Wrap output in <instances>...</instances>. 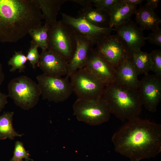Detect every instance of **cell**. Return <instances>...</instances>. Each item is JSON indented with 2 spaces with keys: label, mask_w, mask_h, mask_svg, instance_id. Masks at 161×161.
Returning <instances> with one entry per match:
<instances>
[{
  "label": "cell",
  "mask_w": 161,
  "mask_h": 161,
  "mask_svg": "<svg viewBox=\"0 0 161 161\" xmlns=\"http://www.w3.org/2000/svg\"><path fill=\"white\" fill-rule=\"evenodd\" d=\"M137 23L142 30L154 31L159 28L161 20L155 10L145 4L141 5L135 13Z\"/></svg>",
  "instance_id": "obj_17"
},
{
  "label": "cell",
  "mask_w": 161,
  "mask_h": 161,
  "mask_svg": "<svg viewBox=\"0 0 161 161\" xmlns=\"http://www.w3.org/2000/svg\"><path fill=\"white\" fill-rule=\"evenodd\" d=\"M30 46L26 56L28 60L33 69L35 68L36 64H38L40 58V54L38 51V46L32 41L30 42Z\"/></svg>",
  "instance_id": "obj_27"
},
{
  "label": "cell",
  "mask_w": 161,
  "mask_h": 161,
  "mask_svg": "<svg viewBox=\"0 0 161 161\" xmlns=\"http://www.w3.org/2000/svg\"><path fill=\"white\" fill-rule=\"evenodd\" d=\"M75 34L76 47L73 56L69 63L68 73L69 77L78 70L85 66L89 54L93 48V43L84 37Z\"/></svg>",
  "instance_id": "obj_15"
},
{
  "label": "cell",
  "mask_w": 161,
  "mask_h": 161,
  "mask_svg": "<svg viewBox=\"0 0 161 161\" xmlns=\"http://www.w3.org/2000/svg\"><path fill=\"white\" fill-rule=\"evenodd\" d=\"M145 4L152 8L154 9H156L159 5L160 0H147Z\"/></svg>",
  "instance_id": "obj_32"
},
{
  "label": "cell",
  "mask_w": 161,
  "mask_h": 161,
  "mask_svg": "<svg viewBox=\"0 0 161 161\" xmlns=\"http://www.w3.org/2000/svg\"><path fill=\"white\" fill-rule=\"evenodd\" d=\"M49 27L44 25L32 30L29 33L33 41L42 50L47 49L48 32Z\"/></svg>",
  "instance_id": "obj_23"
},
{
  "label": "cell",
  "mask_w": 161,
  "mask_h": 161,
  "mask_svg": "<svg viewBox=\"0 0 161 161\" xmlns=\"http://www.w3.org/2000/svg\"><path fill=\"white\" fill-rule=\"evenodd\" d=\"M102 97L111 114L122 121L138 117L142 112L143 103L138 89L115 82L105 86Z\"/></svg>",
  "instance_id": "obj_3"
},
{
  "label": "cell",
  "mask_w": 161,
  "mask_h": 161,
  "mask_svg": "<svg viewBox=\"0 0 161 161\" xmlns=\"http://www.w3.org/2000/svg\"><path fill=\"white\" fill-rule=\"evenodd\" d=\"M37 64L43 73L48 75L61 77L68 74V62L60 55L48 50H42Z\"/></svg>",
  "instance_id": "obj_13"
},
{
  "label": "cell",
  "mask_w": 161,
  "mask_h": 161,
  "mask_svg": "<svg viewBox=\"0 0 161 161\" xmlns=\"http://www.w3.org/2000/svg\"><path fill=\"white\" fill-rule=\"evenodd\" d=\"M8 97L17 106L25 110L35 106L41 95L38 84L25 75L12 79L8 84Z\"/></svg>",
  "instance_id": "obj_5"
},
{
  "label": "cell",
  "mask_w": 161,
  "mask_h": 161,
  "mask_svg": "<svg viewBox=\"0 0 161 161\" xmlns=\"http://www.w3.org/2000/svg\"><path fill=\"white\" fill-rule=\"evenodd\" d=\"M96 44L97 50L116 69L131 57V51L117 34H110Z\"/></svg>",
  "instance_id": "obj_9"
},
{
  "label": "cell",
  "mask_w": 161,
  "mask_h": 161,
  "mask_svg": "<svg viewBox=\"0 0 161 161\" xmlns=\"http://www.w3.org/2000/svg\"><path fill=\"white\" fill-rule=\"evenodd\" d=\"M77 17L86 20L92 24L100 28H110V17L108 11L93 8H83Z\"/></svg>",
  "instance_id": "obj_20"
},
{
  "label": "cell",
  "mask_w": 161,
  "mask_h": 161,
  "mask_svg": "<svg viewBox=\"0 0 161 161\" xmlns=\"http://www.w3.org/2000/svg\"><path fill=\"white\" fill-rule=\"evenodd\" d=\"M69 1L77 3L82 6L83 8L92 7L91 0H69Z\"/></svg>",
  "instance_id": "obj_30"
},
{
  "label": "cell",
  "mask_w": 161,
  "mask_h": 161,
  "mask_svg": "<svg viewBox=\"0 0 161 161\" xmlns=\"http://www.w3.org/2000/svg\"><path fill=\"white\" fill-rule=\"evenodd\" d=\"M35 0H0V42H16L41 25Z\"/></svg>",
  "instance_id": "obj_2"
},
{
  "label": "cell",
  "mask_w": 161,
  "mask_h": 161,
  "mask_svg": "<svg viewBox=\"0 0 161 161\" xmlns=\"http://www.w3.org/2000/svg\"><path fill=\"white\" fill-rule=\"evenodd\" d=\"M131 161H137V160H131Z\"/></svg>",
  "instance_id": "obj_35"
},
{
  "label": "cell",
  "mask_w": 161,
  "mask_h": 161,
  "mask_svg": "<svg viewBox=\"0 0 161 161\" xmlns=\"http://www.w3.org/2000/svg\"><path fill=\"white\" fill-rule=\"evenodd\" d=\"M69 78L67 76L62 78L44 73L38 75L36 78L42 98L55 103L67 99L73 92Z\"/></svg>",
  "instance_id": "obj_8"
},
{
  "label": "cell",
  "mask_w": 161,
  "mask_h": 161,
  "mask_svg": "<svg viewBox=\"0 0 161 161\" xmlns=\"http://www.w3.org/2000/svg\"><path fill=\"white\" fill-rule=\"evenodd\" d=\"M73 109L79 121L92 126L108 121L111 114L109 106L102 97L91 100L78 98L73 104Z\"/></svg>",
  "instance_id": "obj_6"
},
{
  "label": "cell",
  "mask_w": 161,
  "mask_h": 161,
  "mask_svg": "<svg viewBox=\"0 0 161 161\" xmlns=\"http://www.w3.org/2000/svg\"><path fill=\"white\" fill-rule=\"evenodd\" d=\"M61 21L69 26L75 34L84 37L96 44L110 34L114 29L103 28L95 26L86 20L61 13Z\"/></svg>",
  "instance_id": "obj_10"
},
{
  "label": "cell",
  "mask_w": 161,
  "mask_h": 161,
  "mask_svg": "<svg viewBox=\"0 0 161 161\" xmlns=\"http://www.w3.org/2000/svg\"><path fill=\"white\" fill-rule=\"evenodd\" d=\"M120 0H91L96 8L109 12Z\"/></svg>",
  "instance_id": "obj_28"
},
{
  "label": "cell",
  "mask_w": 161,
  "mask_h": 161,
  "mask_svg": "<svg viewBox=\"0 0 161 161\" xmlns=\"http://www.w3.org/2000/svg\"><path fill=\"white\" fill-rule=\"evenodd\" d=\"M69 77L78 98L91 100L102 98L105 85L86 68L78 70Z\"/></svg>",
  "instance_id": "obj_7"
},
{
  "label": "cell",
  "mask_w": 161,
  "mask_h": 161,
  "mask_svg": "<svg viewBox=\"0 0 161 161\" xmlns=\"http://www.w3.org/2000/svg\"><path fill=\"white\" fill-rule=\"evenodd\" d=\"M112 141L115 151L131 160L154 157L161 151V125L138 117L127 121Z\"/></svg>",
  "instance_id": "obj_1"
},
{
  "label": "cell",
  "mask_w": 161,
  "mask_h": 161,
  "mask_svg": "<svg viewBox=\"0 0 161 161\" xmlns=\"http://www.w3.org/2000/svg\"><path fill=\"white\" fill-rule=\"evenodd\" d=\"M114 30L125 42L131 52L141 50L144 45L146 37L137 24L130 20L114 27Z\"/></svg>",
  "instance_id": "obj_14"
},
{
  "label": "cell",
  "mask_w": 161,
  "mask_h": 161,
  "mask_svg": "<svg viewBox=\"0 0 161 161\" xmlns=\"http://www.w3.org/2000/svg\"><path fill=\"white\" fill-rule=\"evenodd\" d=\"M138 75L130 58L116 69L115 82L129 88L138 89L140 80Z\"/></svg>",
  "instance_id": "obj_16"
},
{
  "label": "cell",
  "mask_w": 161,
  "mask_h": 161,
  "mask_svg": "<svg viewBox=\"0 0 161 161\" xmlns=\"http://www.w3.org/2000/svg\"><path fill=\"white\" fill-rule=\"evenodd\" d=\"M131 59L138 75L147 74L151 71V63L149 53L142 51L141 50L132 51Z\"/></svg>",
  "instance_id": "obj_22"
},
{
  "label": "cell",
  "mask_w": 161,
  "mask_h": 161,
  "mask_svg": "<svg viewBox=\"0 0 161 161\" xmlns=\"http://www.w3.org/2000/svg\"><path fill=\"white\" fill-rule=\"evenodd\" d=\"M137 5L126 3L120 0L109 12L110 17L109 27L113 28L117 25L131 19L135 14Z\"/></svg>",
  "instance_id": "obj_18"
},
{
  "label": "cell",
  "mask_w": 161,
  "mask_h": 161,
  "mask_svg": "<svg viewBox=\"0 0 161 161\" xmlns=\"http://www.w3.org/2000/svg\"><path fill=\"white\" fill-rule=\"evenodd\" d=\"M45 19V25L49 27L56 24L57 16L61 6L68 0H35Z\"/></svg>",
  "instance_id": "obj_19"
},
{
  "label": "cell",
  "mask_w": 161,
  "mask_h": 161,
  "mask_svg": "<svg viewBox=\"0 0 161 161\" xmlns=\"http://www.w3.org/2000/svg\"><path fill=\"white\" fill-rule=\"evenodd\" d=\"M14 113L13 112H4L0 116V140L9 138L14 140L15 137H21L24 134L17 132L13 124Z\"/></svg>",
  "instance_id": "obj_21"
},
{
  "label": "cell",
  "mask_w": 161,
  "mask_h": 161,
  "mask_svg": "<svg viewBox=\"0 0 161 161\" xmlns=\"http://www.w3.org/2000/svg\"><path fill=\"white\" fill-rule=\"evenodd\" d=\"M151 63V71L155 75L161 77V50H153L149 53Z\"/></svg>",
  "instance_id": "obj_26"
},
{
  "label": "cell",
  "mask_w": 161,
  "mask_h": 161,
  "mask_svg": "<svg viewBox=\"0 0 161 161\" xmlns=\"http://www.w3.org/2000/svg\"><path fill=\"white\" fill-rule=\"evenodd\" d=\"M146 38L151 43L161 47V29L160 28L152 31Z\"/></svg>",
  "instance_id": "obj_29"
},
{
  "label": "cell",
  "mask_w": 161,
  "mask_h": 161,
  "mask_svg": "<svg viewBox=\"0 0 161 161\" xmlns=\"http://www.w3.org/2000/svg\"><path fill=\"white\" fill-rule=\"evenodd\" d=\"M125 2L132 5H137L140 4L143 1V0H123Z\"/></svg>",
  "instance_id": "obj_33"
},
{
  "label": "cell",
  "mask_w": 161,
  "mask_h": 161,
  "mask_svg": "<svg viewBox=\"0 0 161 161\" xmlns=\"http://www.w3.org/2000/svg\"><path fill=\"white\" fill-rule=\"evenodd\" d=\"M86 68L106 86L115 81L116 69L96 49L89 52L86 64Z\"/></svg>",
  "instance_id": "obj_12"
},
{
  "label": "cell",
  "mask_w": 161,
  "mask_h": 161,
  "mask_svg": "<svg viewBox=\"0 0 161 161\" xmlns=\"http://www.w3.org/2000/svg\"><path fill=\"white\" fill-rule=\"evenodd\" d=\"M138 90L143 105L149 112H155L161 100V77L144 75L140 80Z\"/></svg>",
  "instance_id": "obj_11"
},
{
  "label": "cell",
  "mask_w": 161,
  "mask_h": 161,
  "mask_svg": "<svg viewBox=\"0 0 161 161\" xmlns=\"http://www.w3.org/2000/svg\"><path fill=\"white\" fill-rule=\"evenodd\" d=\"M8 97L7 95L0 92V113L7 103Z\"/></svg>",
  "instance_id": "obj_31"
},
{
  "label": "cell",
  "mask_w": 161,
  "mask_h": 161,
  "mask_svg": "<svg viewBox=\"0 0 161 161\" xmlns=\"http://www.w3.org/2000/svg\"><path fill=\"white\" fill-rule=\"evenodd\" d=\"M48 50L64 58L68 62L72 59L77 45L75 34L72 29L61 20L50 27L48 32Z\"/></svg>",
  "instance_id": "obj_4"
},
{
  "label": "cell",
  "mask_w": 161,
  "mask_h": 161,
  "mask_svg": "<svg viewBox=\"0 0 161 161\" xmlns=\"http://www.w3.org/2000/svg\"><path fill=\"white\" fill-rule=\"evenodd\" d=\"M27 60L26 56L21 51L15 52L8 62V65L12 66L10 71L13 72L18 69L20 72H24Z\"/></svg>",
  "instance_id": "obj_24"
},
{
  "label": "cell",
  "mask_w": 161,
  "mask_h": 161,
  "mask_svg": "<svg viewBox=\"0 0 161 161\" xmlns=\"http://www.w3.org/2000/svg\"><path fill=\"white\" fill-rule=\"evenodd\" d=\"M4 75L3 72L2 65L0 62V86L1 85L4 79Z\"/></svg>",
  "instance_id": "obj_34"
},
{
  "label": "cell",
  "mask_w": 161,
  "mask_h": 161,
  "mask_svg": "<svg viewBox=\"0 0 161 161\" xmlns=\"http://www.w3.org/2000/svg\"><path fill=\"white\" fill-rule=\"evenodd\" d=\"M30 156L24 148L23 143L17 141L15 142L13 156L10 161H23L22 159H24L26 161H33L32 159L29 158Z\"/></svg>",
  "instance_id": "obj_25"
}]
</instances>
